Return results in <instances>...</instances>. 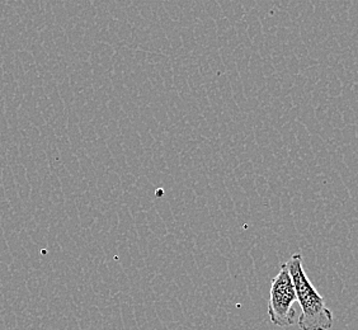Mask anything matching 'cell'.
Masks as SVG:
<instances>
[{"mask_svg":"<svg viewBox=\"0 0 358 330\" xmlns=\"http://www.w3.org/2000/svg\"><path fill=\"white\" fill-rule=\"evenodd\" d=\"M296 291L301 315L297 320L301 330H329L333 327V313L325 305L323 296L313 286L303 267V255H291L285 263Z\"/></svg>","mask_w":358,"mask_h":330,"instance_id":"1","label":"cell"},{"mask_svg":"<svg viewBox=\"0 0 358 330\" xmlns=\"http://www.w3.org/2000/svg\"><path fill=\"white\" fill-rule=\"evenodd\" d=\"M295 301H297L295 286L289 269L283 263L280 272L272 280L269 289L268 315L275 327L289 328L296 323Z\"/></svg>","mask_w":358,"mask_h":330,"instance_id":"2","label":"cell"}]
</instances>
